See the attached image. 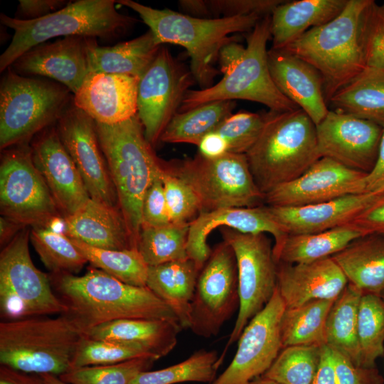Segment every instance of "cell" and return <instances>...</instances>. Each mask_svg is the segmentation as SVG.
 <instances>
[{
	"mask_svg": "<svg viewBox=\"0 0 384 384\" xmlns=\"http://www.w3.org/2000/svg\"><path fill=\"white\" fill-rule=\"evenodd\" d=\"M245 47L233 41L224 46L218 55L220 71L223 74L232 69L241 59Z\"/></svg>",
	"mask_w": 384,
	"mask_h": 384,
	"instance_id": "obj_58",
	"label": "cell"
},
{
	"mask_svg": "<svg viewBox=\"0 0 384 384\" xmlns=\"http://www.w3.org/2000/svg\"><path fill=\"white\" fill-rule=\"evenodd\" d=\"M348 280L363 294L380 296L384 291V235L357 238L333 255Z\"/></svg>",
	"mask_w": 384,
	"mask_h": 384,
	"instance_id": "obj_30",
	"label": "cell"
},
{
	"mask_svg": "<svg viewBox=\"0 0 384 384\" xmlns=\"http://www.w3.org/2000/svg\"><path fill=\"white\" fill-rule=\"evenodd\" d=\"M140 78L91 72L73 96V102L95 122L112 125L137 114Z\"/></svg>",
	"mask_w": 384,
	"mask_h": 384,
	"instance_id": "obj_22",
	"label": "cell"
},
{
	"mask_svg": "<svg viewBox=\"0 0 384 384\" xmlns=\"http://www.w3.org/2000/svg\"><path fill=\"white\" fill-rule=\"evenodd\" d=\"M0 384H46L39 374L26 373L1 365Z\"/></svg>",
	"mask_w": 384,
	"mask_h": 384,
	"instance_id": "obj_57",
	"label": "cell"
},
{
	"mask_svg": "<svg viewBox=\"0 0 384 384\" xmlns=\"http://www.w3.org/2000/svg\"><path fill=\"white\" fill-rule=\"evenodd\" d=\"M16 146L1 157V213L22 226H45L60 213L33 164L31 148L26 144Z\"/></svg>",
	"mask_w": 384,
	"mask_h": 384,
	"instance_id": "obj_13",
	"label": "cell"
},
{
	"mask_svg": "<svg viewBox=\"0 0 384 384\" xmlns=\"http://www.w3.org/2000/svg\"><path fill=\"white\" fill-rule=\"evenodd\" d=\"M383 194V191L366 192L311 205L266 208L287 235L315 233L351 223Z\"/></svg>",
	"mask_w": 384,
	"mask_h": 384,
	"instance_id": "obj_24",
	"label": "cell"
},
{
	"mask_svg": "<svg viewBox=\"0 0 384 384\" xmlns=\"http://www.w3.org/2000/svg\"><path fill=\"white\" fill-rule=\"evenodd\" d=\"M30 233L23 229L0 255V314L4 321L63 314L66 308L53 289L50 277L33 264Z\"/></svg>",
	"mask_w": 384,
	"mask_h": 384,
	"instance_id": "obj_10",
	"label": "cell"
},
{
	"mask_svg": "<svg viewBox=\"0 0 384 384\" xmlns=\"http://www.w3.org/2000/svg\"><path fill=\"white\" fill-rule=\"evenodd\" d=\"M96 44L95 38L65 37L31 48L10 68L21 75H38L55 80L74 95L90 73V51Z\"/></svg>",
	"mask_w": 384,
	"mask_h": 384,
	"instance_id": "obj_20",
	"label": "cell"
},
{
	"mask_svg": "<svg viewBox=\"0 0 384 384\" xmlns=\"http://www.w3.org/2000/svg\"><path fill=\"white\" fill-rule=\"evenodd\" d=\"M364 235L350 223L319 233L287 235L273 255L277 263L311 262L332 257Z\"/></svg>",
	"mask_w": 384,
	"mask_h": 384,
	"instance_id": "obj_34",
	"label": "cell"
},
{
	"mask_svg": "<svg viewBox=\"0 0 384 384\" xmlns=\"http://www.w3.org/2000/svg\"><path fill=\"white\" fill-rule=\"evenodd\" d=\"M161 180L171 223L187 224L201 212L199 200L192 188L175 175L165 163Z\"/></svg>",
	"mask_w": 384,
	"mask_h": 384,
	"instance_id": "obj_47",
	"label": "cell"
},
{
	"mask_svg": "<svg viewBox=\"0 0 384 384\" xmlns=\"http://www.w3.org/2000/svg\"><path fill=\"white\" fill-rule=\"evenodd\" d=\"M23 226L11 221L4 217L1 218V245L8 244L17 234L16 232Z\"/></svg>",
	"mask_w": 384,
	"mask_h": 384,
	"instance_id": "obj_60",
	"label": "cell"
},
{
	"mask_svg": "<svg viewBox=\"0 0 384 384\" xmlns=\"http://www.w3.org/2000/svg\"><path fill=\"white\" fill-rule=\"evenodd\" d=\"M116 1L137 12L159 44H176L186 49L191 72L201 89L210 87L218 75L214 63L221 48L234 41L230 35L251 31L262 18L255 14L202 18L167 9H154L132 0Z\"/></svg>",
	"mask_w": 384,
	"mask_h": 384,
	"instance_id": "obj_3",
	"label": "cell"
},
{
	"mask_svg": "<svg viewBox=\"0 0 384 384\" xmlns=\"http://www.w3.org/2000/svg\"><path fill=\"white\" fill-rule=\"evenodd\" d=\"M361 366L373 368L384 353V300L380 296L363 294L358 313Z\"/></svg>",
	"mask_w": 384,
	"mask_h": 384,
	"instance_id": "obj_42",
	"label": "cell"
},
{
	"mask_svg": "<svg viewBox=\"0 0 384 384\" xmlns=\"http://www.w3.org/2000/svg\"><path fill=\"white\" fill-rule=\"evenodd\" d=\"M68 4L63 0H20L17 13L21 20H33L55 12Z\"/></svg>",
	"mask_w": 384,
	"mask_h": 384,
	"instance_id": "obj_53",
	"label": "cell"
},
{
	"mask_svg": "<svg viewBox=\"0 0 384 384\" xmlns=\"http://www.w3.org/2000/svg\"><path fill=\"white\" fill-rule=\"evenodd\" d=\"M0 85V147L26 142L57 122L73 100L59 82L31 78L7 69Z\"/></svg>",
	"mask_w": 384,
	"mask_h": 384,
	"instance_id": "obj_8",
	"label": "cell"
},
{
	"mask_svg": "<svg viewBox=\"0 0 384 384\" xmlns=\"http://www.w3.org/2000/svg\"><path fill=\"white\" fill-rule=\"evenodd\" d=\"M366 235H384V194L372 203L349 223Z\"/></svg>",
	"mask_w": 384,
	"mask_h": 384,
	"instance_id": "obj_52",
	"label": "cell"
},
{
	"mask_svg": "<svg viewBox=\"0 0 384 384\" xmlns=\"http://www.w3.org/2000/svg\"><path fill=\"white\" fill-rule=\"evenodd\" d=\"M221 363L216 351L202 348L178 363L157 370L143 371L131 384L212 383Z\"/></svg>",
	"mask_w": 384,
	"mask_h": 384,
	"instance_id": "obj_40",
	"label": "cell"
},
{
	"mask_svg": "<svg viewBox=\"0 0 384 384\" xmlns=\"http://www.w3.org/2000/svg\"><path fill=\"white\" fill-rule=\"evenodd\" d=\"M264 118L260 137L245 155L265 195L301 176L321 157L316 125L302 110L270 111Z\"/></svg>",
	"mask_w": 384,
	"mask_h": 384,
	"instance_id": "obj_4",
	"label": "cell"
},
{
	"mask_svg": "<svg viewBox=\"0 0 384 384\" xmlns=\"http://www.w3.org/2000/svg\"><path fill=\"white\" fill-rule=\"evenodd\" d=\"M366 174L321 157L299 177L265 193L264 202L269 206L294 207L366 193Z\"/></svg>",
	"mask_w": 384,
	"mask_h": 384,
	"instance_id": "obj_18",
	"label": "cell"
},
{
	"mask_svg": "<svg viewBox=\"0 0 384 384\" xmlns=\"http://www.w3.org/2000/svg\"><path fill=\"white\" fill-rule=\"evenodd\" d=\"M33 164L46 183L63 217L81 208L90 198L82 176L55 127H48L31 147Z\"/></svg>",
	"mask_w": 384,
	"mask_h": 384,
	"instance_id": "obj_21",
	"label": "cell"
},
{
	"mask_svg": "<svg viewBox=\"0 0 384 384\" xmlns=\"http://www.w3.org/2000/svg\"><path fill=\"white\" fill-rule=\"evenodd\" d=\"M75 247L94 267L126 284L146 287L149 266L137 249L105 250L70 238Z\"/></svg>",
	"mask_w": 384,
	"mask_h": 384,
	"instance_id": "obj_38",
	"label": "cell"
},
{
	"mask_svg": "<svg viewBox=\"0 0 384 384\" xmlns=\"http://www.w3.org/2000/svg\"><path fill=\"white\" fill-rule=\"evenodd\" d=\"M267 63L272 79L280 92L302 110L316 126L319 124L329 111L320 73L284 49L268 50Z\"/></svg>",
	"mask_w": 384,
	"mask_h": 384,
	"instance_id": "obj_25",
	"label": "cell"
},
{
	"mask_svg": "<svg viewBox=\"0 0 384 384\" xmlns=\"http://www.w3.org/2000/svg\"><path fill=\"white\" fill-rule=\"evenodd\" d=\"M168 165L194 191L201 213L256 207L264 201L265 195L254 180L245 154L228 152L217 159H208L199 154Z\"/></svg>",
	"mask_w": 384,
	"mask_h": 384,
	"instance_id": "obj_11",
	"label": "cell"
},
{
	"mask_svg": "<svg viewBox=\"0 0 384 384\" xmlns=\"http://www.w3.org/2000/svg\"><path fill=\"white\" fill-rule=\"evenodd\" d=\"M162 45L149 30L143 35L113 46H92L90 51V73L125 74L141 78Z\"/></svg>",
	"mask_w": 384,
	"mask_h": 384,
	"instance_id": "obj_33",
	"label": "cell"
},
{
	"mask_svg": "<svg viewBox=\"0 0 384 384\" xmlns=\"http://www.w3.org/2000/svg\"><path fill=\"white\" fill-rule=\"evenodd\" d=\"M348 0L285 1L271 14L272 48L283 49L309 29L338 16Z\"/></svg>",
	"mask_w": 384,
	"mask_h": 384,
	"instance_id": "obj_29",
	"label": "cell"
},
{
	"mask_svg": "<svg viewBox=\"0 0 384 384\" xmlns=\"http://www.w3.org/2000/svg\"><path fill=\"white\" fill-rule=\"evenodd\" d=\"M312 384H338L331 348L326 345L322 347L320 364Z\"/></svg>",
	"mask_w": 384,
	"mask_h": 384,
	"instance_id": "obj_56",
	"label": "cell"
},
{
	"mask_svg": "<svg viewBox=\"0 0 384 384\" xmlns=\"http://www.w3.org/2000/svg\"><path fill=\"white\" fill-rule=\"evenodd\" d=\"M284 0H210L207 4L212 16L233 17L255 14L260 17L271 15Z\"/></svg>",
	"mask_w": 384,
	"mask_h": 384,
	"instance_id": "obj_49",
	"label": "cell"
},
{
	"mask_svg": "<svg viewBox=\"0 0 384 384\" xmlns=\"http://www.w3.org/2000/svg\"><path fill=\"white\" fill-rule=\"evenodd\" d=\"M359 43L366 68L384 72V4L370 0L363 10Z\"/></svg>",
	"mask_w": 384,
	"mask_h": 384,
	"instance_id": "obj_46",
	"label": "cell"
},
{
	"mask_svg": "<svg viewBox=\"0 0 384 384\" xmlns=\"http://www.w3.org/2000/svg\"><path fill=\"white\" fill-rule=\"evenodd\" d=\"M235 102L215 101L186 112H177L164 130L160 140L166 143H187L198 146L206 134L214 132L232 114Z\"/></svg>",
	"mask_w": 384,
	"mask_h": 384,
	"instance_id": "obj_37",
	"label": "cell"
},
{
	"mask_svg": "<svg viewBox=\"0 0 384 384\" xmlns=\"http://www.w3.org/2000/svg\"><path fill=\"white\" fill-rule=\"evenodd\" d=\"M181 329L179 324L167 320L129 319L98 325L85 334L94 339L136 344L159 359L175 348Z\"/></svg>",
	"mask_w": 384,
	"mask_h": 384,
	"instance_id": "obj_28",
	"label": "cell"
},
{
	"mask_svg": "<svg viewBox=\"0 0 384 384\" xmlns=\"http://www.w3.org/2000/svg\"><path fill=\"white\" fill-rule=\"evenodd\" d=\"M200 271L190 258L148 268L146 287L171 308L182 329L189 328L191 304Z\"/></svg>",
	"mask_w": 384,
	"mask_h": 384,
	"instance_id": "obj_31",
	"label": "cell"
},
{
	"mask_svg": "<svg viewBox=\"0 0 384 384\" xmlns=\"http://www.w3.org/2000/svg\"><path fill=\"white\" fill-rule=\"evenodd\" d=\"M64 220L65 234L70 238L105 250L137 249L118 207L90 198Z\"/></svg>",
	"mask_w": 384,
	"mask_h": 384,
	"instance_id": "obj_27",
	"label": "cell"
},
{
	"mask_svg": "<svg viewBox=\"0 0 384 384\" xmlns=\"http://www.w3.org/2000/svg\"><path fill=\"white\" fill-rule=\"evenodd\" d=\"M348 280L331 257L308 263H277V289L286 309L336 299Z\"/></svg>",
	"mask_w": 384,
	"mask_h": 384,
	"instance_id": "obj_26",
	"label": "cell"
},
{
	"mask_svg": "<svg viewBox=\"0 0 384 384\" xmlns=\"http://www.w3.org/2000/svg\"><path fill=\"white\" fill-rule=\"evenodd\" d=\"M155 361L154 357L144 356L115 364L84 366L72 368L58 377L68 384H131Z\"/></svg>",
	"mask_w": 384,
	"mask_h": 384,
	"instance_id": "obj_44",
	"label": "cell"
},
{
	"mask_svg": "<svg viewBox=\"0 0 384 384\" xmlns=\"http://www.w3.org/2000/svg\"><path fill=\"white\" fill-rule=\"evenodd\" d=\"M30 239L42 262L51 274L80 272L88 262L71 239L43 226L33 227Z\"/></svg>",
	"mask_w": 384,
	"mask_h": 384,
	"instance_id": "obj_41",
	"label": "cell"
},
{
	"mask_svg": "<svg viewBox=\"0 0 384 384\" xmlns=\"http://www.w3.org/2000/svg\"><path fill=\"white\" fill-rule=\"evenodd\" d=\"M238 267L232 247L218 244L200 271L191 304L189 329L197 336H217L239 309Z\"/></svg>",
	"mask_w": 384,
	"mask_h": 384,
	"instance_id": "obj_14",
	"label": "cell"
},
{
	"mask_svg": "<svg viewBox=\"0 0 384 384\" xmlns=\"http://www.w3.org/2000/svg\"><path fill=\"white\" fill-rule=\"evenodd\" d=\"M55 128L90 197L119 208L117 192L99 143L95 122L76 107L72 100L57 121Z\"/></svg>",
	"mask_w": 384,
	"mask_h": 384,
	"instance_id": "obj_17",
	"label": "cell"
},
{
	"mask_svg": "<svg viewBox=\"0 0 384 384\" xmlns=\"http://www.w3.org/2000/svg\"><path fill=\"white\" fill-rule=\"evenodd\" d=\"M194 80L191 70L161 46L138 85L137 116L151 146L160 140Z\"/></svg>",
	"mask_w": 384,
	"mask_h": 384,
	"instance_id": "obj_15",
	"label": "cell"
},
{
	"mask_svg": "<svg viewBox=\"0 0 384 384\" xmlns=\"http://www.w3.org/2000/svg\"><path fill=\"white\" fill-rule=\"evenodd\" d=\"M285 309L277 287L270 301L242 331L229 366L210 384H248L262 375L282 349L280 324Z\"/></svg>",
	"mask_w": 384,
	"mask_h": 384,
	"instance_id": "obj_16",
	"label": "cell"
},
{
	"mask_svg": "<svg viewBox=\"0 0 384 384\" xmlns=\"http://www.w3.org/2000/svg\"><path fill=\"white\" fill-rule=\"evenodd\" d=\"M335 300H314L286 309L280 324L282 348L292 346H325L326 323Z\"/></svg>",
	"mask_w": 384,
	"mask_h": 384,
	"instance_id": "obj_36",
	"label": "cell"
},
{
	"mask_svg": "<svg viewBox=\"0 0 384 384\" xmlns=\"http://www.w3.org/2000/svg\"><path fill=\"white\" fill-rule=\"evenodd\" d=\"M199 154L208 159H217L228 152L226 140L217 132H211L201 139Z\"/></svg>",
	"mask_w": 384,
	"mask_h": 384,
	"instance_id": "obj_54",
	"label": "cell"
},
{
	"mask_svg": "<svg viewBox=\"0 0 384 384\" xmlns=\"http://www.w3.org/2000/svg\"><path fill=\"white\" fill-rule=\"evenodd\" d=\"M42 379L46 384H68L61 379L58 376L52 374H40Z\"/></svg>",
	"mask_w": 384,
	"mask_h": 384,
	"instance_id": "obj_61",
	"label": "cell"
},
{
	"mask_svg": "<svg viewBox=\"0 0 384 384\" xmlns=\"http://www.w3.org/2000/svg\"><path fill=\"white\" fill-rule=\"evenodd\" d=\"M363 293L348 283L334 301L326 323V346L361 366L358 313Z\"/></svg>",
	"mask_w": 384,
	"mask_h": 384,
	"instance_id": "obj_35",
	"label": "cell"
},
{
	"mask_svg": "<svg viewBox=\"0 0 384 384\" xmlns=\"http://www.w3.org/2000/svg\"><path fill=\"white\" fill-rule=\"evenodd\" d=\"M322 347H285L262 375L282 384H312L320 364Z\"/></svg>",
	"mask_w": 384,
	"mask_h": 384,
	"instance_id": "obj_43",
	"label": "cell"
},
{
	"mask_svg": "<svg viewBox=\"0 0 384 384\" xmlns=\"http://www.w3.org/2000/svg\"><path fill=\"white\" fill-rule=\"evenodd\" d=\"M85 334L67 316H36L0 323V363L36 374L59 376L71 369Z\"/></svg>",
	"mask_w": 384,
	"mask_h": 384,
	"instance_id": "obj_6",
	"label": "cell"
},
{
	"mask_svg": "<svg viewBox=\"0 0 384 384\" xmlns=\"http://www.w3.org/2000/svg\"><path fill=\"white\" fill-rule=\"evenodd\" d=\"M189 224L142 225L137 249L146 265L155 266L189 258L187 253Z\"/></svg>",
	"mask_w": 384,
	"mask_h": 384,
	"instance_id": "obj_39",
	"label": "cell"
},
{
	"mask_svg": "<svg viewBox=\"0 0 384 384\" xmlns=\"http://www.w3.org/2000/svg\"><path fill=\"white\" fill-rule=\"evenodd\" d=\"M116 4L114 0H78L33 20H21L1 14V23L14 30V33L0 56V71L8 69L28 50L55 37L106 39L123 34L137 19L119 13Z\"/></svg>",
	"mask_w": 384,
	"mask_h": 384,
	"instance_id": "obj_5",
	"label": "cell"
},
{
	"mask_svg": "<svg viewBox=\"0 0 384 384\" xmlns=\"http://www.w3.org/2000/svg\"><path fill=\"white\" fill-rule=\"evenodd\" d=\"M365 182L366 192L384 191V127L376 162L366 174Z\"/></svg>",
	"mask_w": 384,
	"mask_h": 384,
	"instance_id": "obj_55",
	"label": "cell"
},
{
	"mask_svg": "<svg viewBox=\"0 0 384 384\" xmlns=\"http://www.w3.org/2000/svg\"><path fill=\"white\" fill-rule=\"evenodd\" d=\"M335 110L384 127V72L365 68L328 101Z\"/></svg>",
	"mask_w": 384,
	"mask_h": 384,
	"instance_id": "obj_32",
	"label": "cell"
},
{
	"mask_svg": "<svg viewBox=\"0 0 384 384\" xmlns=\"http://www.w3.org/2000/svg\"><path fill=\"white\" fill-rule=\"evenodd\" d=\"M270 24L271 15L262 18L247 37L245 53L239 62L213 86L189 90L179 112L211 102L235 100L261 103L272 112L299 109L280 92L272 79L267 49L271 39Z\"/></svg>",
	"mask_w": 384,
	"mask_h": 384,
	"instance_id": "obj_9",
	"label": "cell"
},
{
	"mask_svg": "<svg viewBox=\"0 0 384 384\" xmlns=\"http://www.w3.org/2000/svg\"><path fill=\"white\" fill-rule=\"evenodd\" d=\"M380 297L384 300V291L381 293Z\"/></svg>",
	"mask_w": 384,
	"mask_h": 384,
	"instance_id": "obj_63",
	"label": "cell"
},
{
	"mask_svg": "<svg viewBox=\"0 0 384 384\" xmlns=\"http://www.w3.org/2000/svg\"><path fill=\"white\" fill-rule=\"evenodd\" d=\"M181 9L186 15L202 18H210L212 16L207 1L203 0H181L178 1Z\"/></svg>",
	"mask_w": 384,
	"mask_h": 384,
	"instance_id": "obj_59",
	"label": "cell"
},
{
	"mask_svg": "<svg viewBox=\"0 0 384 384\" xmlns=\"http://www.w3.org/2000/svg\"><path fill=\"white\" fill-rule=\"evenodd\" d=\"M144 356L154 357L157 360L136 344L94 339L85 334L73 356L71 369L115 364Z\"/></svg>",
	"mask_w": 384,
	"mask_h": 384,
	"instance_id": "obj_45",
	"label": "cell"
},
{
	"mask_svg": "<svg viewBox=\"0 0 384 384\" xmlns=\"http://www.w3.org/2000/svg\"><path fill=\"white\" fill-rule=\"evenodd\" d=\"M162 172L153 181L145 193L142 203V226L159 227L171 223L161 180Z\"/></svg>",
	"mask_w": 384,
	"mask_h": 384,
	"instance_id": "obj_50",
	"label": "cell"
},
{
	"mask_svg": "<svg viewBox=\"0 0 384 384\" xmlns=\"http://www.w3.org/2000/svg\"><path fill=\"white\" fill-rule=\"evenodd\" d=\"M248 384H282L264 375H260L251 380Z\"/></svg>",
	"mask_w": 384,
	"mask_h": 384,
	"instance_id": "obj_62",
	"label": "cell"
},
{
	"mask_svg": "<svg viewBox=\"0 0 384 384\" xmlns=\"http://www.w3.org/2000/svg\"><path fill=\"white\" fill-rule=\"evenodd\" d=\"M49 277L53 291L66 308L63 314L84 334L120 319H162L180 324L171 308L146 287L126 284L96 267L82 276Z\"/></svg>",
	"mask_w": 384,
	"mask_h": 384,
	"instance_id": "obj_1",
	"label": "cell"
},
{
	"mask_svg": "<svg viewBox=\"0 0 384 384\" xmlns=\"http://www.w3.org/2000/svg\"><path fill=\"white\" fill-rule=\"evenodd\" d=\"M369 1L348 0L335 18L309 29L283 48L320 73L326 103L366 68L359 43V26Z\"/></svg>",
	"mask_w": 384,
	"mask_h": 384,
	"instance_id": "obj_7",
	"label": "cell"
},
{
	"mask_svg": "<svg viewBox=\"0 0 384 384\" xmlns=\"http://www.w3.org/2000/svg\"><path fill=\"white\" fill-rule=\"evenodd\" d=\"M320 157L369 173L377 160L383 127L373 122L330 110L316 126Z\"/></svg>",
	"mask_w": 384,
	"mask_h": 384,
	"instance_id": "obj_19",
	"label": "cell"
},
{
	"mask_svg": "<svg viewBox=\"0 0 384 384\" xmlns=\"http://www.w3.org/2000/svg\"><path fill=\"white\" fill-rule=\"evenodd\" d=\"M330 348L338 384L384 383L383 376L375 367L356 366L340 352Z\"/></svg>",
	"mask_w": 384,
	"mask_h": 384,
	"instance_id": "obj_51",
	"label": "cell"
},
{
	"mask_svg": "<svg viewBox=\"0 0 384 384\" xmlns=\"http://www.w3.org/2000/svg\"><path fill=\"white\" fill-rule=\"evenodd\" d=\"M223 240L233 249L237 262L240 306L235 325L220 359L242 331L267 304L277 287V263L265 233L246 234L221 227Z\"/></svg>",
	"mask_w": 384,
	"mask_h": 384,
	"instance_id": "obj_12",
	"label": "cell"
},
{
	"mask_svg": "<svg viewBox=\"0 0 384 384\" xmlns=\"http://www.w3.org/2000/svg\"><path fill=\"white\" fill-rule=\"evenodd\" d=\"M221 227L246 234H270L274 240L273 251L279 247L287 235L272 219L266 206L202 212L190 223L187 242L188 256L200 270L212 252L207 244V238L214 229Z\"/></svg>",
	"mask_w": 384,
	"mask_h": 384,
	"instance_id": "obj_23",
	"label": "cell"
},
{
	"mask_svg": "<svg viewBox=\"0 0 384 384\" xmlns=\"http://www.w3.org/2000/svg\"><path fill=\"white\" fill-rule=\"evenodd\" d=\"M95 124L117 192L119 208L137 248L143 200L153 181L162 172L165 163L156 156L146 139L137 114L115 124Z\"/></svg>",
	"mask_w": 384,
	"mask_h": 384,
	"instance_id": "obj_2",
	"label": "cell"
},
{
	"mask_svg": "<svg viewBox=\"0 0 384 384\" xmlns=\"http://www.w3.org/2000/svg\"><path fill=\"white\" fill-rule=\"evenodd\" d=\"M265 118L257 113L239 112L225 119L215 130L227 142L228 152L245 154L260 137Z\"/></svg>",
	"mask_w": 384,
	"mask_h": 384,
	"instance_id": "obj_48",
	"label": "cell"
}]
</instances>
